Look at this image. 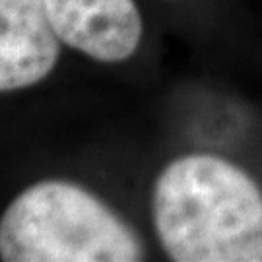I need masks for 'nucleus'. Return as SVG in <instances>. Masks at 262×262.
<instances>
[{"label": "nucleus", "instance_id": "1", "mask_svg": "<svg viewBox=\"0 0 262 262\" xmlns=\"http://www.w3.org/2000/svg\"><path fill=\"white\" fill-rule=\"evenodd\" d=\"M159 243L177 262H262V192L231 161L192 154L154 187Z\"/></svg>", "mask_w": 262, "mask_h": 262}, {"label": "nucleus", "instance_id": "2", "mask_svg": "<svg viewBox=\"0 0 262 262\" xmlns=\"http://www.w3.org/2000/svg\"><path fill=\"white\" fill-rule=\"evenodd\" d=\"M6 262H134L140 239L92 192L66 181L26 188L0 220Z\"/></svg>", "mask_w": 262, "mask_h": 262}, {"label": "nucleus", "instance_id": "3", "mask_svg": "<svg viewBox=\"0 0 262 262\" xmlns=\"http://www.w3.org/2000/svg\"><path fill=\"white\" fill-rule=\"evenodd\" d=\"M56 37L101 62H121L136 53L142 18L134 0H45Z\"/></svg>", "mask_w": 262, "mask_h": 262}, {"label": "nucleus", "instance_id": "4", "mask_svg": "<svg viewBox=\"0 0 262 262\" xmlns=\"http://www.w3.org/2000/svg\"><path fill=\"white\" fill-rule=\"evenodd\" d=\"M58 41L45 0H0V92L41 82L58 60Z\"/></svg>", "mask_w": 262, "mask_h": 262}]
</instances>
